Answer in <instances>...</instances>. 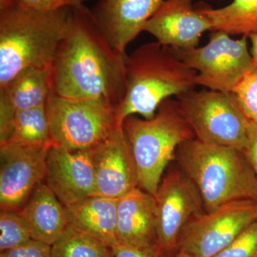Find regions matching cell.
<instances>
[{
  "label": "cell",
  "mask_w": 257,
  "mask_h": 257,
  "mask_svg": "<svg viewBox=\"0 0 257 257\" xmlns=\"http://www.w3.org/2000/svg\"><path fill=\"white\" fill-rule=\"evenodd\" d=\"M50 92V71L28 68L0 89V101L17 112L46 104Z\"/></svg>",
  "instance_id": "d6986e66"
},
{
  "label": "cell",
  "mask_w": 257,
  "mask_h": 257,
  "mask_svg": "<svg viewBox=\"0 0 257 257\" xmlns=\"http://www.w3.org/2000/svg\"><path fill=\"white\" fill-rule=\"evenodd\" d=\"M114 257H172L175 253L164 252L159 246L141 248L116 241L110 246Z\"/></svg>",
  "instance_id": "4316f807"
},
{
  "label": "cell",
  "mask_w": 257,
  "mask_h": 257,
  "mask_svg": "<svg viewBox=\"0 0 257 257\" xmlns=\"http://www.w3.org/2000/svg\"><path fill=\"white\" fill-rule=\"evenodd\" d=\"M46 110L54 145L71 151L92 150L121 123L119 109L101 99L64 97L50 92Z\"/></svg>",
  "instance_id": "8992f818"
},
{
  "label": "cell",
  "mask_w": 257,
  "mask_h": 257,
  "mask_svg": "<svg viewBox=\"0 0 257 257\" xmlns=\"http://www.w3.org/2000/svg\"><path fill=\"white\" fill-rule=\"evenodd\" d=\"M207 1H223V0H207Z\"/></svg>",
  "instance_id": "1f68e13d"
},
{
  "label": "cell",
  "mask_w": 257,
  "mask_h": 257,
  "mask_svg": "<svg viewBox=\"0 0 257 257\" xmlns=\"http://www.w3.org/2000/svg\"><path fill=\"white\" fill-rule=\"evenodd\" d=\"M8 142L34 146H53L46 104L17 111L13 135Z\"/></svg>",
  "instance_id": "44dd1931"
},
{
  "label": "cell",
  "mask_w": 257,
  "mask_h": 257,
  "mask_svg": "<svg viewBox=\"0 0 257 257\" xmlns=\"http://www.w3.org/2000/svg\"><path fill=\"white\" fill-rule=\"evenodd\" d=\"M243 153L257 177V124L250 121L248 138Z\"/></svg>",
  "instance_id": "f1b7e54d"
},
{
  "label": "cell",
  "mask_w": 257,
  "mask_h": 257,
  "mask_svg": "<svg viewBox=\"0 0 257 257\" xmlns=\"http://www.w3.org/2000/svg\"><path fill=\"white\" fill-rule=\"evenodd\" d=\"M172 257H194L192 255L189 254V253L186 251H181V250H177L175 254Z\"/></svg>",
  "instance_id": "4dcf8cb0"
},
{
  "label": "cell",
  "mask_w": 257,
  "mask_h": 257,
  "mask_svg": "<svg viewBox=\"0 0 257 257\" xmlns=\"http://www.w3.org/2000/svg\"><path fill=\"white\" fill-rule=\"evenodd\" d=\"M248 37L231 38L212 31L203 47L189 50L172 49L177 57L197 72L196 85L211 90L232 92L245 76L256 68L248 47Z\"/></svg>",
  "instance_id": "ba28073f"
},
{
  "label": "cell",
  "mask_w": 257,
  "mask_h": 257,
  "mask_svg": "<svg viewBox=\"0 0 257 257\" xmlns=\"http://www.w3.org/2000/svg\"><path fill=\"white\" fill-rule=\"evenodd\" d=\"M214 257H257V219Z\"/></svg>",
  "instance_id": "d4e9b609"
},
{
  "label": "cell",
  "mask_w": 257,
  "mask_h": 257,
  "mask_svg": "<svg viewBox=\"0 0 257 257\" xmlns=\"http://www.w3.org/2000/svg\"><path fill=\"white\" fill-rule=\"evenodd\" d=\"M157 246L167 253L177 251L179 236L189 221L204 214V206L194 184L178 167L162 177L155 195Z\"/></svg>",
  "instance_id": "30bf717a"
},
{
  "label": "cell",
  "mask_w": 257,
  "mask_h": 257,
  "mask_svg": "<svg viewBox=\"0 0 257 257\" xmlns=\"http://www.w3.org/2000/svg\"><path fill=\"white\" fill-rule=\"evenodd\" d=\"M163 0H99L91 10L93 18L114 50L125 53L128 44L144 32L145 25Z\"/></svg>",
  "instance_id": "9a60e30c"
},
{
  "label": "cell",
  "mask_w": 257,
  "mask_h": 257,
  "mask_svg": "<svg viewBox=\"0 0 257 257\" xmlns=\"http://www.w3.org/2000/svg\"><path fill=\"white\" fill-rule=\"evenodd\" d=\"M29 8L42 12L57 11L84 5L88 0H21Z\"/></svg>",
  "instance_id": "83f0119b"
},
{
  "label": "cell",
  "mask_w": 257,
  "mask_h": 257,
  "mask_svg": "<svg viewBox=\"0 0 257 257\" xmlns=\"http://www.w3.org/2000/svg\"><path fill=\"white\" fill-rule=\"evenodd\" d=\"M19 212L28 224L32 239L50 246L69 224L67 207L45 182L37 184Z\"/></svg>",
  "instance_id": "e0dca14e"
},
{
  "label": "cell",
  "mask_w": 257,
  "mask_h": 257,
  "mask_svg": "<svg viewBox=\"0 0 257 257\" xmlns=\"http://www.w3.org/2000/svg\"><path fill=\"white\" fill-rule=\"evenodd\" d=\"M197 72L159 42L144 44L126 57V94L119 121L135 114L150 119L166 99L194 89Z\"/></svg>",
  "instance_id": "277c9868"
},
{
  "label": "cell",
  "mask_w": 257,
  "mask_h": 257,
  "mask_svg": "<svg viewBox=\"0 0 257 257\" xmlns=\"http://www.w3.org/2000/svg\"><path fill=\"white\" fill-rule=\"evenodd\" d=\"M232 93L246 118L257 124V67L245 76Z\"/></svg>",
  "instance_id": "cb8c5ba5"
},
{
  "label": "cell",
  "mask_w": 257,
  "mask_h": 257,
  "mask_svg": "<svg viewBox=\"0 0 257 257\" xmlns=\"http://www.w3.org/2000/svg\"><path fill=\"white\" fill-rule=\"evenodd\" d=\"M32 239L25 219L18 211H0V253L13 249Z\"/></svg>",
  "instance_id": "603a6c76"
},
{
  "label": "cell",
  "mask_w": 257,
  "mask_h": 257,
  "mask_svg": "<svg viewBox=\"0 0 257 257\" xmlns=\"http://www.w3.org/2000/svg\"><path fill=\"white\" fill-rule=\"evenodd\" d=\"M122 126L136 163L139 187L155 195L179 145L195 138L194 132L178 101L172 98L160 104L153 117L140 119L133 115Z\"/></svg>",
  "instance_id": "5b68a950"
},
{
  "label": "cell",
  "mask_w": 257,
  "mask_h": 257,
  "mask_svg": "<svg viewBox=\"0 0 257 257\" xmlns=\"http://www.w3.org/2000/svg\"><path fill=\"white\" fill-rule=\"evenodd\" d=\"M175 160L197 188L205 212L234 201L257 202V177L242 150L194 138L179 145Z\"/></svg>",
  "instance_id": "3957f363"
},
{
  "label": "cell",
  "mask_w": 257,
  "mask_h": 257,
  "mask_svg": "<svg viewBox=\"0 0 257 257\" xmlns=\"http://www.w3.org/2000/svg\"><path fill=\"white\" fill-rule=\"evenodd\" d=\"M71 10L68 31L50 68V92L101 99L119 109L126 90V52L111 47L84 5Z\"/></svg>",
  "instance_id": "6da1fadb"
},
{
  "label": "cell",
  "mask_w": 257,
  "mask_h": 257,
  "mask_svg": "<svg viewBox=\"0 0 257 257\" xmlns=\"http://www.w3.org/2000/svg\"><path fill=\"white\" fill-rule=\"evenodd\" d=\"M45 183L66 207L95 194L91 150L71 151L57 145L49 150Z\"/></svg>",
  "instance_id": "4fadbf2b"
},
{
  "label": "cell",
  "mask_w": 257,
  "mask_h": 257,
  "mask_svg": "<svg viewBox=\"0 0 257 257\" xmlns=\"http://www.w3.org/2000/svg\"><path fill=\"white\" fill-rule=\"evenodd\" d=\"M117 241L141 248L157 246L155 196L136 187L118 200Z\"/></svg>",
  "instance_id": "2e32d148"
},
{
  "label": "cell",
  "mask_w": 257,
  "mask_h": 257,
  "mask_svg": "<svg viewBox=\"0 0 257 257\" xmlns=\"http://www.w3.org/2000/svg\"><path fill=\"white\" fill-rule=\"evenodd\" d=\"M210 20L212 31L248 37L257 33V0H233L218 9H201Z\"/></svg>",
  "instance_id": "ffe728a7"
},
{
  "label": "cell",
  "mask_w": 257,
  "mask_h": 257,
  "mask_svg": "<svg viewBox=\"0 0 257 257\" xmlns=\"http://www.w3.org/2000/svg\"><path fill=\"white\" fill-rule=\"evenodd\" d=\"M248 39H249L250 42H251L250 53H251L253 62L257 67V33L249 35Z\"/></svg>",
  "instance_id": "f546056e"
},
{
  "label": "cell",
  "mask_w": 257,
  "mask_h": 257,
  "mask_svg": "<svg viewBox=\"0 0 257 257\" xmlns=\"http://www.w3.org/2000/svg\"><path fill=\"white\" fill-rule=\"evenodd\" d=\"M0 257H54L52 246L31 239L13 249L0 253Z\"/></svg>",
  "instance_id": "484cf974"
},
{
  "label": "cell",
  "mask_w": 257,
  "mask_h": 257,
  "mask_svg": "<svg viewBox=\"0 0 257 257\" xmlns=\"http://www.w3.org/2000/svg\"><path fill=\"white\" fill-rule=\"evenodd\" d=\"M177 98L181 112L196 139L243 151L250 121L232 92L193 89Z\"/></svg>",
  "instance_id": "52a82bcc"
},
{
  "label": "cell",
  "mask_w": 257,
  "mask_h": 257,
  "mask_svg": "<svg viewBox=\"0 0 257 257\" xmlns=\"http://www.w3.org/2000/svg\"><path fill=\"white\" fill-rule=\"evenodd\" d=\"M52 249L54 257H114L107 243L70 224Z\"/></svg>",
  "instance_id": "7402d4cb"
},
{
  "label": "cell",
  "mask_w": 257,
  "mask_h": 257,
  "mask_svg": "<svg viewBox=\"0 0 257 257\" xmlns=\"http://www.w3.org/2000/svg\"><path fill=\"white\" fill-rule=\"evenodd\" d=\"M51 147L14 142L0 145L1 209L20 211L37 184L45 182Z\"/></svg>",
  "instance_id": "8fae6325"
},
{
  "label": "cell",
  "mask_w": 257,
  "mask_h": 257,
  "mask_svg": "<svg viewBox=\"0 0 257 257\" xmlns=\"http://www.w3.org/2000/svg\"><path fill=\"white\" fill-rule=\"evenodd\" d=\"M211 30L210 20L194 8L192 0H163L144 32L165 46L189 50L199 47L203 34Z\"/></svg>",
  "instance_id": "5bb4252c"
},
{
  "label": "cell",
  "mask_w": 257,
  "mask_h": 257,
  "mask_svg": "<svg viewBox=\"0 0 257 257\" xmlns=\"http://www.w3.org/2000/svg\"><path fill=\"white\" fill-rule=\"evenodd\" d=\"M257 219V202L223 204L189 221L181 232L177 250L194 257H214Z\"/></svg>",
  "instance_id": "9c48e42d"
},
{
  "label": "cell",
  "mask_w": 257,
  "mask_h": 257,
  "mask_svg": "<svg viewBox=\"0 0 257 257\" xmlns=\"http://www.w3.org/2000/svg\"><path fill=\"white\" fill-rule=\"evenodd\" d=\"M91 154L95 174L94 195L119 199L139 187L136 163L122 123L92 148Z\"/></svg>",
  "instance_id": "7c38bea8"
},
{
  "label": "cell",
  "mask_w": 257,
  "mask_h": 257,
  "mask_svg": "<svg viewBox=\"0 0 257 257\" xmlns=\"http://www.w3.org/2000/svg\"><path fill=\"white\" fill-rule=\"evenodd\" d=\"M119 199L91 196L67 207L69 224L111 246L117 241Z\"/></svg>",
  "instance_id": "ac0fdd59"
},
{
  "label": "cell",
  "mask_w": 257,
  "mask_h": 257,
  "mask_svg": "<svg viewBox=\"0 0 257 257\" xmlns=\"http://www.w3.org/2000/svg\"><path fill=\"white\" fill-rule=\"evenodd\" d=\"M71 15V8L42 12L0 0V89L25 69L50 70Z\"/></svg>",
  "instance_id": "7a4b0ae2"
}]
</instances>
